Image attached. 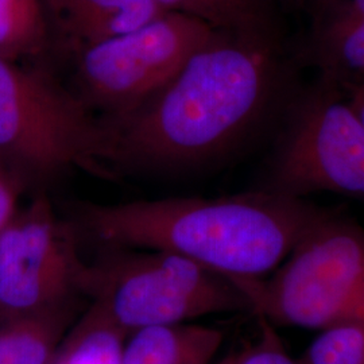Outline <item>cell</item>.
<instances>
[{
	"mask_svg": "<svg viewBox=\"0 0 364 364\" xmlns=\"http://www.w3.org/2000/svg\"><path fill=\"white\" fill-rule=\"evenodd\" d=\"M218 34L192 16L166 11L75 53L76 77L87 99L123 117L162 90Z\"/></svg>",
	"mask_w": 364,
	"mask_h": 364,
	"instance_id": "52a82bcc",
	"label": "cell"
},
{
	"mask_svg": "<svg viewBox=\"0 0 364 364\" xmlns=\"http://www.w3.org/2000/svg\"><path fill=\"white\" fill-rule=\"evenodd\" d=\"M0 158L34 177L96 170L109 161L108 134L49 76L0 57Z\"/></svg>",
	"mask_w": 364,
	"mask_h": 364,
	"instance_id": "277c9868",
	"label": "cell"
},
{
	"mask_svg": "<svg viewBox=\"0 0 364 364\" xmlns=\"http://www.w3.org/2000/svg\"><path fill=\"white\" fill-rule=\"evenodd\" d=\"M267 279L236 285L272 324L324 331L364 324V228L328 212Z\"/></svg>",
	"mask_w": 364,
	"mask_h": 364,
	"instance_id": "3957f363",
	"label": "cell"
},
{
	"mask_svg": "<svg viewBox=\"0 0 364 364\" xmlns=\"http://www.w3.org/2000/svg\"><path fill=\"white\" fill-rule=\"evenodd\" d=\"M281 43L221 34L144 105L105 126L109 161L189 168L221 156L294 96Z\"/></svg>",
	"mask_w": 364,
	"mask_h": 364,
	"instance_id": "6da1fadb",
	"label": "cell"
},
{
	"mask_svg": "<svg viewBox=\"0 0 364 364\" xmlns=\"http://www.w3.org/2000/svg\"><path fill=\"white\" fill-rule=\"evenodd\" d=\"M223 340L220 329L188 323L144 328L126 338L122 364H210Z\"/></svg>",
	"mask_w": 364,
	"mask_h": 364,
	"instance_id": "7c38bea8",
	"label": "cell"
},
{
	"mask_svg": "<svg viewBox=\"0 0 364 364\" xmlns=\"http://www.w3.org/2000/svg\"><path fill=\"white\" fill-rule=\"evenodd\" d=\"M91 266L46 196L0 231V314L37 312L87 294Z\"/></svg>",
	"mask_w": 364,
	"mask_h": 364,
	"instance_id": "ba28073f",
	"label": "cell"
},
{
	"mask_svg": "<svg viewBox=\"0 0 364 364\" xmlns=\"http://www.w3.org/2000/svg\"><path fill=\"white\" fill-rule=\"evenodd\" d=\"M127 335L91 302L68 331L49 364H122Z\"/></svg>",
	"mask_w": 364,
	"mask_h": 364,
	"instance_id": "5bb4252c",
	"label": "cell"
},
{
	"mask_svg": "<svg viewBox=\"0 0 364 364\" xmlns=\"http://www.w3.org/2000/svg\"><path fill=\"white\" fill-rule=\"evenodd\" d=\"M297 362L364 364V324H346L321 331Z\"/></svg>",
	"mask_w": 364,
	"mask_h": 364,
	"instance_id": "2e32d148",
	"label": "cell"
},
{
	"mask_svg": "<svg viewBox=\"0 0 364 364\" xmlns=\"http://www.w3.org/2000/svg\"><path fill=\"white\" fill-rule=\"evenodd\" d=\"M333 0H306L304 10H308L312 14L313 18L321 13L326 7H328Z\"/></svg>",
	"mask_w": 364,
	"mask_h": 364,
	"instance_id": "44dd1931",
	"label": "cell"
},
{
	"mask_svg": "<svg viewBox=\"0 0 364 364\" xmlns=\"http://www.w3.org/2000/svg\"><path fill=\"white\" fill-rule=\"evenodd\" d=\"M18 212V185L13 173L0 158V231Z\"/></svg>",
	"mask_w": 364,
	"mask_h": 364,
	"instance_id": "d6986e66",
	"label": "cell"
},
{
	"mask_svg": "<svg viewBox=\"0 0 364 364\" xmlns=\"http://www.w3.org/2000/svg\"><path fill=\"white\" fill-rule=\"evenodd\" d=\"M328 210L264 189L218 198L174 197L87 204L84 227L105 243L166 251L235 284L260 279Z\"/></svg>",
	"mask_w": 364,
	"mask_h": 364,
	"instance_id": "7a4b0ae2",
	"label": "cell"
},
{
	"mask_svg": "<svg viewBox=\"0 0 364 364\" xmlns=\"http://www.w3.org/2000/svg\"><path fill=\"white\" fill-rule=\"evenodd\" d=\"M76 299L37 312L0 314V364H49L77 320Z\"/></svg>",
	"mask_w": 364,
	"mask_h": 364,
	"instance_id": "30bf717a",
	"label": "cell"
},
{
	"mask_svg": "<svg viewBox=\"0 0 364 364\" xmlns=\"http://www.w3.org/2000/svg\"><path fill=\"white\" fill-rule=\"evenodd\" d=\"M87 294L127 336L215 313L251 311L231 279L166 251L122 255L92 266Z\"/></svg>",
	"mask_w": 364,
	"mask_h": 364,
	"instance_id": "5b68a950",
	"label": "cell"
},
{
	"mask_svg": "<svg viewBox=\"0 0 364 364\" xmlns=\"http://www.w3.org/2000/svg\"><path fill=\"white\" fill-rule=\"evenodd\" d=\"M168 13L192 16L237 38L281 43V0H156Z\"/></svg>",
	"mask_w": 364,
	"mask_h": 364,
	"instance_id": "8fae6325",
	"label": "cell"
},
{
	"mask_svg": "<svg viewBox=\"0 0 364 364\" xmlns=\"http://www.w3.org/2000/svg\"><path fill=\"white\" fill-rule=\"evenodd\" d=\"M304 55L343 93L364 81V23L312 30Z\"/></svg>",
	"mask_w": 364,
	"mask_h": 364,
	"instance_id": "4fadbf2b",
	"label": "cell"
},
{
	"mask_svg": "<svg viewBox=\"0 0 364 364\" xmlns=\"http://www.w3.org/2000/svg\"><path fill=\"white\" fill-rule=\"evenodd\" d=\"M259 336L240 352H234L235 364H299L289 356L273 324L259 317Z\"/></svg>",
	"mask_w": 364,
	"mask_h": 364,
	"instance_id": "e0dca14e",
	"label": "cell"
},
{
	"mask_svg": "<svg viewBox=\"0 0 364 364\" xmlns=\"http://www.w3.org/2000/svg\"><path fill=\"white\" fill-rule=\"evenodd\" d=\"M305 1L306 0H281V3L284 6H287V9H294V10H304L305 7Z\"/></svg>",
	"mask_w": 364,
	"mask_h": 364,
	"instance_id": "7402d4cb",
	"label": "cell"
},
{
	"mask_svg": "<svg viewBox=\"0 0 364 364\" xmlns=\"http://www.w3.org/2000/svg\"><path fill=\"white\" fill-rule=\"evenodd\" d=\"M46 22L72 53L130 33L166 13L156 0H41Z\"/></svg>",
	"mask_w": 364,
	"mask_h": 364,
	"instance_id": "9c48e42d",
	"label": "cell"
},
{
	"mask_svg": "<svg viewBox=\"0 0 364 364\" xmlns=\"http://www.w3.org/2000/svg\"><path fill=\"white\" fill-rule=\"evenodd\" d=\"M343 95L320 80L291 97L264 191L294 198L332 192L364 200V126Z\"/></svg>",
	"mask_w": 364,
	"mask_h": 364,
	"instance_id": "8992f818",
	"label": "cell"
},
{
	"mask_svg": "<svg viewBox=\"0 0 364 364\" xmlns=\"http://www.w3.org/2000/svg\"><path fill=\"white\" fill-rule=\"evenodd\" d=\"M355 23H364V0H333L313 18L312 30H326Z\"/></svg>",
	"mask_w": 364,
	"mask_h": 364,
	"instance_id": "ac0fdd59",
	"label": "cell"
},
{
	"mask_svg": "<svg viewBox=\"0 0 364 364\" xmlns=\"http://www.w3.org/2000/svg\"><path fill=\"white\" fill-rule=\"evenodd\" d=\"M216 364H235L234 353H230L228 356H225L223 360Z\"/></svg>",
	"mask_w": 364,
	"mask_h": 364,
	"instance_id": "603a6c76",
	"label": "cell"
},
{
	"mask_svg": "<svg viewBox=\"0 0 364 364\" xmlns=\"http://www.w3.org/2000/svg\"><path fill=\"white\" fill-rule=\"evenodd\" d=\"M344 95L348 96V105L364 126V81L362 84L348 90Z\"/></svg>",
	"mask_w": 364,
	"mask_h": 364,
	"instance_id": "ffe728a7",
	"label": "cell"
},
{
	"mask_svg": "<svg viewBox=\"0 0 364 364\" xmlns=\"http://www.w3.org/2000/svg\"><path fill=\"white\" fill-rule=\"evenodd\" d=\"M41 0H0V57L9 61L36 55L49 42Z\"/></svg>",
	"mask_w": 364,
	"mask_h": 364,
	"instance_id": "9a60e30c",
	"label": "cell"
}]
</instances>
